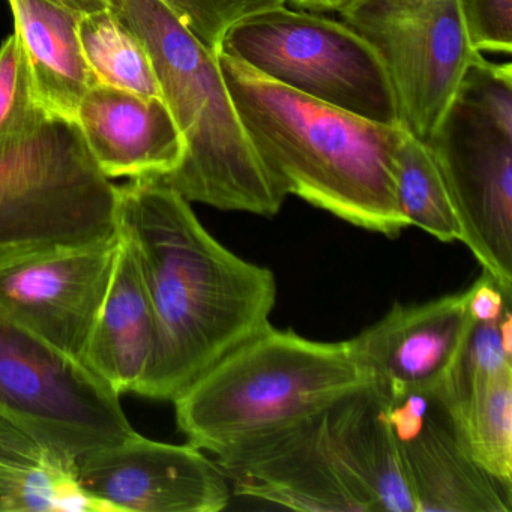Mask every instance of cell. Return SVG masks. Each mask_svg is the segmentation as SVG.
I'll list each match as a JSON object with an SVG mask.
<instances>
[{
  "label": "cell",
  "mask_w": 512,
  "mask_h": 512,
  "mask_svg": "<svg viewBox=\"0 0 512 512\" xmlns=\"http://www.w3.org/2000/svg\"><path fill=\"white\" fill-rule=\"evenodd\" d=\"M118 230L136 250L154 311V353L134 394L175 400L271 325L274 272L227 250L160 179L118 185Z\"/></svg>",
  "instance_id": "1"
},
{
  "label": "cell",
  "mask_w": 512,
  "mask_h": 512,
  "mask_svg": "<svg viewBox=\"0 0 512 512\" xmlns=\"http://www.w3.org/2000/svg\"><path fill=\"white\" fill-rule=\"evenodd\" d=\"M224 82L275 190L352 226L397 238L401 125L380 124L292 91L217 52Z\"/></svg>",
  "instance_id": "2"
},
{
  "label": "cell",
  "mask_w": 512,
  "mask_h": 512,
  "mask_svg": "<svg viewBox=\"0 0 512 512\" xmlns=\"http://www.w3.org/2000/svg\"><path fill=\"white\" fill-rule=\"evenodd\" d=\"M371 386L353 340L314 341L269 325L212 365L173 403L188 443L221 461Z\"/></svg>",
  "instance_id": "3"
},
{
  "label": "cell",
  "mask_w": 512,
  "mask_h": 512,
  "mask_svg": "<svg viewBox=\"0 0 512 512\" xmlns=\"http://www.w3.org/2000/svg\"><path fill=\"white\" fill-rule=\"evenodd\" d=\"M109 10L148 52L185 143L178 169L158 178L188 202L272 217L286 197L266 175L224 82L217 53L160 0H109Z\"/></svg>",
  "instance_id": "4"
},
{
  "label": "cell",
  "mask_w": 512,
  "mask_h": 512,
  "mask_svg": "<svg viewBox=\"0 0 512 512\" xmlns=\"http://www.w3.org/2000/svg\"><path fill=\"white\" fill-rule=\"evenodd\" d=\"M461 242L512 298V67L473 58L427 140Z\"/></svg>",
  "instance_id": "5"
},
{
  "label": "cell",
  "mask_w": 512,
  "mask_h": 512,
  "mask_svg": "<svg viewBox=\"0 0 512 512\" xmlns=\"http://www.w3.org/2000/svg\"><path fill=\"white\" fill-rule=\"evenodd\" d=\"M118 232V185L79 124L49 115L0 146V253L100 241Z\"/></svg>",
  "instance_id": "6"
},
{
  "label": "cell",
  "mask_w": 512,
  "mask_h": 512,
  "mask_svg": "<svg viewBox=\"0 0 512 512\" xmlns=\"http://www.w3.org/2000/svg\"><path fill=\"white\" fill-rule=\"evenodd\" d=\"M220 52L299 94L380 124L400 125L382 61L344 22L278 5L235 23Z\"/></svg>",
  "instance_id": "7"
},
{
  "label": "cell",
  "mask_w": 512,
  "mask_h": 512,
  "mask_svg": "<svg viewBox=\"0 0 512 512\" xmlns=\"http://www.w3.org/2000/svg\"><path fill=\"white\" fill-rule=\"evenodd\" d=\"M0 415L77 458L134 433L121 397L80 359L0 311Z\"/></svg>",
  "instance_id": "8"
},
{
  "label": "cell",
  "mask_w": 512,
  "mask_h": 512,
  "mask_svg": "<svg viewBox=\"0 0 512 512\" xmlns=\"http://www.w3.org/2000/svg\"><path fill=\"white\" fill-rule=\"evenodd\" d=\"M340 14L382 61L401 127L427 142L479 53L460 0H352Z\"/></svg>",
  "instance_id": "9"
},
{
  "label": "cell",
  "mask_w": 512,
  "mask_h": 512,
  "mask_svg": "<svg viewBox=\"0 0 512 512\" xmlns=\"http://www.w3.org/2000/svg\"><path fill=\"white\" fill-rule=\"evenodd\" d=\"M118 244L116 232L85 244L0 253V311L82 361Z\"/></svg>",
  "instance_id": "10"
},
{
  "label": "cell",
  "mask_w": 512,
  "mask_h": 512,
  "mask_svg": "<svg viewBox=\"0 0 512 512\" xmlns=\"http://www.w3.org/2000/svg\"><path fill=\"white\" fill-rule=\"evenodd\" d=\"M83 490L112 512H218L230 485L217 461L199 448L140 436L76 458Z\"/></svg>",
  "instance_id": "11"
},
{
  "label": "cell",
  "mask_w": 512,
  "mask_h": 512,
  "mask_svg": "<svg viewBox=\"0 0 512 512\" xmlns=\"http://www.w3.org/2000/svg\"><path fill=\"white\" fill-rule=\"evenodd\" d=\"M326 412L238 457L217 461L235 482V493L296 511L376 512L344 460Z\"/></svg>",
  "instance_id": "12"
},
{
  "label": "cell",
  "mask_w": 512,
  "mask_h": 512,
  "mask_svg": "<svg viewBox=\"0 0 512 512\" xmlns=\"http://www.w3.org/2000/svg\"><path fill=\"white\" fill-rule=\"evenodd\" d=\"M382 400L416 512H511V487L470 460L437 392Z\"/></svg>",
  "instance_id": "13"
},
{
  "label": "cell",
  "mask_w": 512,
  "mask_h": 512,
  "mask_svg": "<svg viewBox=\"0 0 512 512\" xmlns=\"http://www.w3.org/2000/svg\"><path fill=\"white\" fill-rule=\"evenodd\" d=\"M472 325L464 290L424 304L395 305L352 340L370 371L371 388L385 400H397L440 391Z\"/></svg>",
  "instance_id": "14"
},
{
  "label": "cell",
  "mask_w": 512,
  "mask_h": 512,
  "mask_svg": "<svg viewBox=\"0 0 512 512\" xmlns=\"http://www.w3.org/2000/svg\"><path fill=\"white\" fill-rule=\"evenodd\" d=\"M76 122L109 179L163 178L184 158V139L163 98L94 83Z\"/></svg>",
  "instance_id": "15"
},
{
  "label": "cell",
  "mask_w": 512,
  "mask_h": 512,
  "mask_svg": "<svg viewBox=\"0 0 512 512\" xmlns=\"http://www.w3.org/2000/svg\"><path fill=\"white\" fill-rule=\"evenodd\" d=\"M115 266L82 361L115 394L136 392L155 346V322L139 257L118 230Z\"/></svg>",
  "instance_id": "16"
},
{
  "label": "cell",
  "mask_w": 512,
  "mask_h": 512,
  "mask_svg": "<svg viewBox=\"0 0 512 512\" xmlns=\"http://www.w3.org/2000/svg\"><path fill=\"white\" fill-rule=\"evenodd\" d=\"M31 67L38 103L49 115L76 121L94 77L80 46L83 14L58 0H8Z\"/></svg>",
  "instance_id": "17"
},
{
  "label": "cell",
  "mask_w": 512,
  "mask_h": 512,
  "mask_svg": "<svg viewBox=\"0 0 512 512\" xmlns=\"http://www.w3.org/2000/svg\"><path fill=\"white\" fill-rule=\"evenodd\" d=\"M112 512L89 496L76 458L0 415V512Z\"/></svg>",
  "instance_id": "18"
},
{
  "label": "cell",
  "mask_w": 512,
  "mask_h": 512,
  "mask_svg": "<svg viewBox=\"0 0 512 512\" xmlns=\"http://www.w3.org/2000/svg\"><path fill=\"white\" fill-rule=\"evenodd\" d=\"M332 436L373 500L376 512H416L400 446L373 388L338 401L326 412Z\"/></svg>",
  "instance_id": "19"
},
{
  "label": "cell",
  "mask_w": 512,
  "mask_h": 512,
  "mask_svg": "<svg viewBox=\"0 0 512 512\" xmlns=\"http://www.w3.org/2000/svg\"><path fill=\"white\" fill-rule=\"evenodd\" d=\"M445 406L470 460L512 488V365L479 374Z\"/></svg>",
  "instance_id": "20"
},
{
  "label": "cell",
  "mask_w": 512,
  "mask_h": 512,
  "mask_svg": "<svg viewBox=\"0 0 512 512\" xmlns=\"http://www.w3.org/2000/svg\"><path fill=\"white\" fill-rule=\"evenodd\" d=\"M79 38L94 83L163 98L145 46L109 8L83 14Z\"/></svg>",
  "instance_id": "21"
},
{
  "label": "cell",
  "mask_w": 512,
  "mask_h": 512,
  "mask_svg": "<svg viewBox=\"0 0 512 512\" xmlns=\"http://www.w3.org/2000/svg\"><path fill=\"white\" fill-rule=\"evenodd\" d=\"M397 202L404 220L442 242H461L448 188L427 143L404 133L397 154Z\"/></svg>",
  "instance_id": "22"
},
{
  "label": "cell",
  "mask_w": 512,
  "mask_h": 512,
  "mask_svg": "<svg viewBox=\"0 0 512 512\" xmlns=\"http://www.w3.org/2000/svg\"><path fill=\"white\" fill-rule=\"evenodd\" d=\"M47 116L35 94L22 40L14 31L0 46V146L31 133Z\"/></svg>",
  "instance_id": "23"
},
{
  "label": "cell",
  "mask_w": 512,
  "mask_h": 512,
  "mask_svg": "<svg viewBox=\"0 0 512 512\" xmlns=\"http://www.w3.org/2000/svg\"><path fill=\"white\" fill-rule=\"evenodd\" d=\"M512 365V314L496 322H473L460 359L437 395L443 403L455 400L479 374Z\"/></svg>",
  "instance_id": "24"
},
{
  "label": "cell",
  "mask_w": 512,
  "mask_h": 512,
  "mask_svg": "<svg viewBox=\"0 0 512 512\" xmlns=\"http://www.w3.org/2000/svg\"><path fill=\"white\" fill-rule=\"evenodd\" d=\"M173 16L212 52H220L224 35L239 20L286 0H160Z\"/></svg>",
  "instance_id": "25"
},
{
  "label": "cell",
  "mask_w": 512,
  "mask_h": 512,
  "mask_svg": "<svg viewBox=\"0 0 512 512\" xmlns=\"http://www.w3.org/2000/svg\"><path fill=\"white\" fill-rule=\"evenodd\" d=\"M476 52L512 53V0H460Z\"/></svg>",
  "instance_id": "26"
},
{
  "label": "cell",
  "mask_w": 512,
  "mask_h": 512,
  "mask_svg": "<svg viewBox=\"0 0 512 512\" xmlns=\"http://www.w3.org/2000/svg\"><path fill=\"white\" fill-rule=\"evenodd\" d=\"M511 299L484 271L467 289V313L473 322H496L511 311Z\"/></svg>",
  "instance_id": "27"
},
{
  "label": "cell",
  "mask_w": 512,
  "mask_h": 512,
  "mask_svg": "<svg viewBox=\"0 0 512 512\" xmlns=\"http://www.w3.org/2000/svg\"><path fill=\"white\" fill-rule=\"evenodd\" d=\"M292 4L293 7L299 8L301 11L308 13L326 14L337 11L340 13L344 7L352 2V0H286V4Z\"/></svg>",
  "instance_id": "28"
},
{
  "label": "cell",
  "mask_w": 512,
  "mask_h": 512,
  "mask_svg": "<svg viewBox=\"0 0 512 512\" xmlns=\"http://www.w3.org/2000/svg\"><path fill=\"white\" fill-rule=\"evenodd\" d=\"M58 2L82 14L95 13V11L109 8V0H58Z\"/></svg>",
  "instance_id": "29"
}]
</instances>
